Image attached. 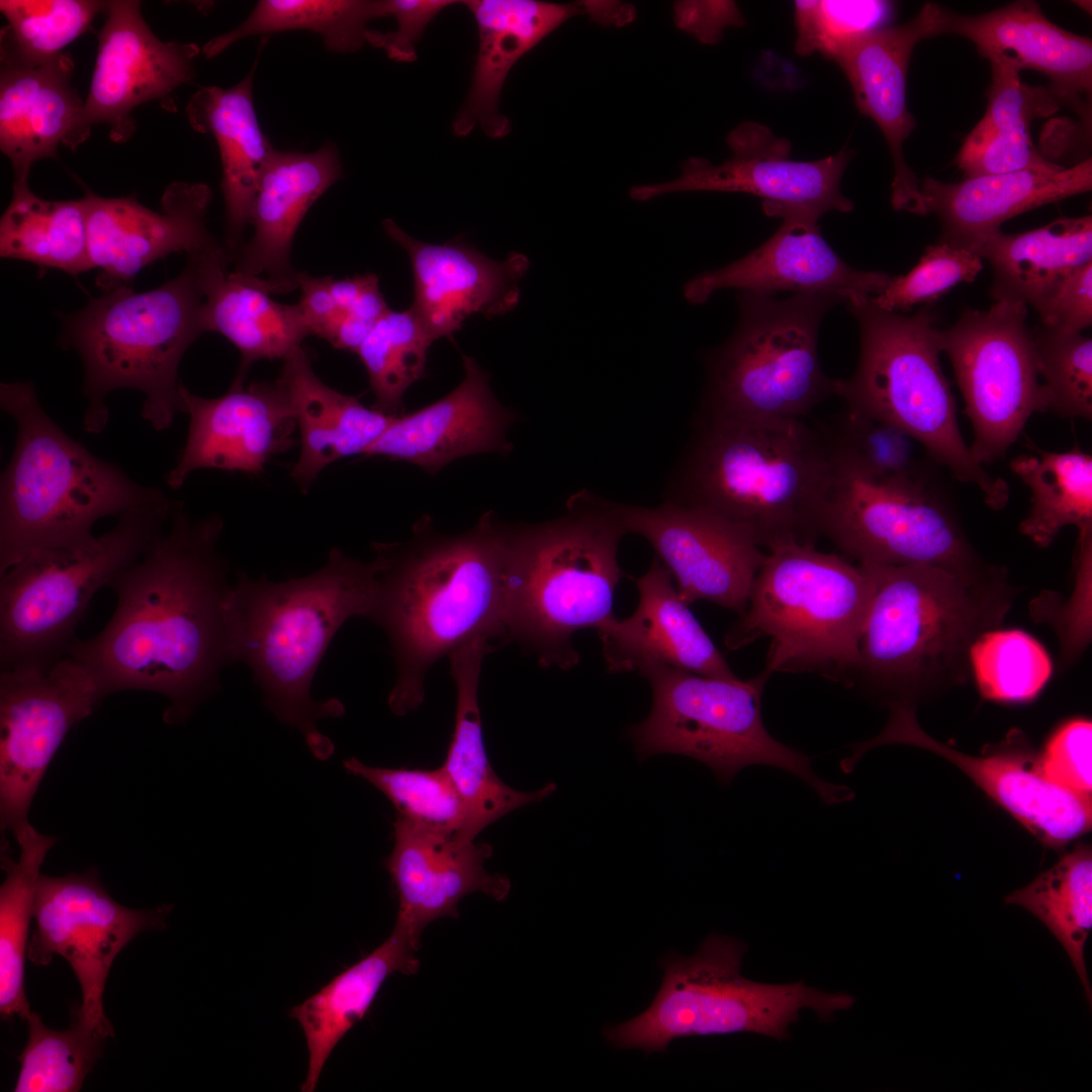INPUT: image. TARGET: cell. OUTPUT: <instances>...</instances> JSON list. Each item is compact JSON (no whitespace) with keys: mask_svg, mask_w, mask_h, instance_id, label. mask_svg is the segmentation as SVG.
I'll list each match as a JSON object with an SVG mask.
<instances>
[{"mask_svg":"<svg viewBox=\"0 0 1092 1092\" xmlns=\"http://www.w3.org/2000/svg\"><path fill=\"white\" fill-rule=\"evenodd\" d=\"M223 519L193 518L176 502L170 527L110 583L115 611L68 654L104 696L138 690L170 701L164 719L185 720L216 688L228 664L223 603L232 583L218 549Z\"/></svg>","mask_w":1092,"mask_h":1092,"instance_id":"obj_1","label":"cell"},{"mask_svg":"<svg viewBox=\"0 0 1092 1092\" xmlns=\"http://www.w3.org/2000/svg\"><path fill=\"white\" fill-rule=\"evenodd\" d=\"M372 547L379 571L371 620L395 659L389 708L405 715L423 704L426 674L442 656L477 637L502 639L504 524L489 511L467 532L445 535L424 516L407 541Z\"/></svg>","mask_w":1092,"mask_h":1092,"instance_id":"obj_2","label":"cell"},{"mask_svg":"<svg viewBox=\"0 0 1092 1092\" xmlns=\"http://www.w3.org/2000/svg\"><path fill=\"white\" fill-rule=\"evenodd\" d=\"M378 571L376 559L363 562L334 547L318 570L302 577L271 581L239 571L224 599L228 663L251 668L266 707L296 727L322 760L334 744L316 722L345 709L337 699L313 700L311 682L340 627L350 618H372Z\"/></svg>","mask_w":1092,"mask_h":1092,"instance_id":"obj_3","label":"cell"},{"mask_svg":"<svg viewBox=\"0 0 1092 1092\" xmlns=\"http://www.w3.org/2000/svg\"><path fill=\"white\" fill-rule=\"evenodd\" d=\"M864 564L876 590L852 688L889 708H915L925 695L965 682L972 645L1011 608L1005 568L970 576L927 564Z\"/></svg>","mask_w":1092,"mask_h":1092,"instance_id":"obj_4","label":"cell"},{"mask_svg":"<svg viewBox=\"0 0 1092 1092\" xmlns=\"http://www.w3.org/2000/svg\"><path fill=\"white\" fill-rule=\"evenodd\" d=\"M831 471L823 432L803 419L706 417L679 504L731 522L760 548L815 545Z\"/></svg>","mask_w":1092,"mask_h":1092,"instance_id":"obj_5","label":"cell"},{"mask_svg":"<svg viewBox=\"0 0 1092 1092\" xmlns=\"http://www.w3.org/2000/svg\"><path fill=\"white\" fill-rule=\"evenodd\" d=\"M627 534L612 504L575 499L568 513L535 525L504 524L503 634L542 666L578 662L572 637L614 618Z\"/></svg>","mask_w":1092,"mask_h":1092,"instance_id":"obj_6","label":"cell"},{"mask_svg":"<svg viewBox=\"0 0 1092 1092\" xmlns=\"http://www.w3.org/2000/svg\"><path fill=\"white\" fill-rule=\"evenodd\" d=\"M202 253L188 255L185 268L156 288L136 292L118 286L75 312L60 314V344L75 350L84 368L86 432L106 427L105 397L117 389L144 394L141 414L156 431L169 429L183 412L179 365L205 333Z\"/></svg>","mask_w":1092,"mask_h":1092,"instance_id":"obj_7","label":"cell"},{"mask_svg":"<svg viewBox=\"0 0 1092 1092\" xmlns=\"http://www.w3.org/2000/svg\"><path fill=\"white\" fill-rule=\"evenodd\" d=\"M0 405L16 425L0 482V573L33 550L92 536L98 520L118 517L162 491L67 435L30 382L1 383Z\"/></svg>","mask_w":1092,"mask_h":1092,"instance_id":"obj_8","label":"cell"},{"mask_svg":"<svg viewBox=\"0 0 1092 1092\" xmlns=\"http://www.w3.org/2000/svg\"><path fill=\"white\" fill-rule=\"evenodd\" d=\"M875 590L868 564L812 544L779 545L766 553L725 646L736 650L766 637L768 672L817 673L852 688Z\"/></svg>","mask_w":1092,"mask_h":1092,"instance_id":"obj_9","label":"cell"},{"mask_svg":"<svg viewBox=\"0 0 1092 1092\" xmlns=\"http://www.w3.org/2000/svg\"><path fill=\"white\" fill-rule=\"evenodd\" d=\"M871 297L845 303L859 327L860 351L852 376L835 380V395L845 407L908 433L956 479L976 485L990 509H1003L1008 483L975 460L960 431L931 304L908 315L885 310Z\"/></svg>","mask_w":1092,"mask_h":1092,"instance_id":"obj_10","label":"cell"},{"mask_svg":"<svg viewBox=\"0 0 1092 1092\" xmlns=\"http://www.w3.org/2000/svg\"><path fill=\"white\" fill-rule=\"evenodd\" d=\"M176 499L163 490L101 535L33 550L0 581L1 670L47 667L66 657L93 596L163 534Z\"/></svg>","mask_w":1092,"mask_h":1092,"instance_id":"obj_11","label":"cell"},{"mask_svg":"<svg viewBox=\"0 0 1092 1092\" xmlns=\"http://www.w3.org/2000/svg\"><path fill=\"white\" fill-rule=\"evenodd\" d=\"M746 946L731 936L711 934L690 957L669 953L660 960L663 977L649 1007L636 1017L604 1031L616 1049L664 1052L684 1036L751 1032L786 1039L802 1009L827 1020L849 1009L854 998L827 993L804 982L759 983L741 975Z\"/></svg>","mask_w":1092,"mask_h":1092,"instance_id":"obj_12","label":"cell"},{"mask_svg":"<svg viewBox=\"0 0 1092 1092\" xmlns=\"http://www.w3.org/2000/svg\"><path fill=\"white\" fill-rule=\"evenodd\" d=\"M638 672L650 682L652 708L625 735L641 760L661 753L689 756L726 786L744 767L768 765L804 781L827 805L854 798L850 788L818 777L810 756L768 733L761 717L762 693L771 675L767 670L749 679L705 676L662 664Z\"/></svg>","mask_w":1092,"mask_h":1092,"instance_id":"obj_13","label":"cell"},{"mask_svg":"<svg viewBox=\"0 0 1092 1092\" xmlns=\"http://www.w3.org/2000/svg\"><path fill=\"white\" fill-rule=\"evenodd\" d=\"M733 335L708 358L706 417L802 419L835 394L822 370L818 331L843 300L829 293L772 295L739 291Z\"/></svg>","mask_w":1092,"mask_h":1092,"instance_id":"obj_14","label":"cell"},{"mask_svg":"<svg viewBox=\"0 0 1092 1092\" xmlns=\"http://www.w3.org/2000/svg\"><path fill=\"white\" fill-rule=\"evenodd\" d=\"M831 461L819 535L845 558L881 565L927 564L970 576L995 568L968 541L949 502L932 480L881 485L832 457Z\"/></svg>","mask_w":1092,"mask_h":1092,"instance_id":"obj_15","label":"cell"},{"mask_svg":"<svg viewBox=\"0 0 1092 1092\" xmlns=\"http://www.w3.org/2000/svg\"><path fill=\"white\" fill-rule=\"evenodd\" d=\"M1026 316L1027 305L997 300L939 330L973 426L970 449L982 465L1002 458L1034 413L1048 412Z\"/></svg>","mask_w":1092,"mask_h":1092,"instance_id":"obj_16","label":"cell"},{"mask_svg":"<svg viewBox=\"0 0 1092 1092\" xmlns=\"http://www.w3.org/2000/svg\"><path fill=\"white\" fill-rule=\"evenodd\" d=\"M171 904L136 910L116 902L94 870L65 877L40 874L33 905L34 929L27 958L47 966L64 958L81 988L82 1002L74 1011L106 1037L113 1028L103 1008L106 980L117 954L136 935L166 927Z\"/></svg>","mask_w":1092,"mask_h":1092,"instance_id":"obj_17","label":"cell"},{"mask_svg":"<svg viewBox=\"0 0 1092 1092\" xmlns=\"http://www.w3.org/2000/svg\"><path fill=\"white\" fill-rule=\"evenodd\" d=\"M104 697L94 676L69 655L47 667L1 670L2 832L16 838L29 824L32 799L57 750Z\"/></svg>","mask_w":1092,"mask_h":1092,"instance_id":"obj_18","label":"cell"},{"mask_svg":"<svg viewBox=\"0 0 1092 1092\" xmlns=\"http://www.w3.org/2000/svg\"><path fill=\"white\" fill-rule=\"evenodd\" d=\"M732 156L720 165L691 158L680 175L668 182L633 186L630 196L647 201L688 191L742 192L762 199L768 216L819 221L830 210L848 212L853 203L840 190L852 150L842 149L815 161L791 159V142L769 127L745 121L727 135Z\"/></svg>","mask_w":1092,"mask_h":1092,"instance_id":"obj_19","label":"cell"},{"mask_svg":"<svg viewBox=\"0 0 1092 1092\" xmlns=\"http://www.w3.org/2000/svg\"><path fill=\"white\" fill-rule=\"evenodd\" d=\"M105 12L89 92L63 144L71 150L84 143L97 124L109 127L112 141H126L133 133V109L165 99L194 76L199 48L158 38L139 1H109Z\"/></svg>","mask_w":1092,"mask_h":1092,"instance_id":"obj_20","label":"cell"},{"mask_svg":"<svg viewBox=\"0 0 1092 1092\" xmlns=\"http://www.w3.org/2000/svg\"><path fill=\"white\" fill-rule=\"evenodd\" d=\"M612 507L626 533L638 534L652 545L688 605L703 600L739 615L744 612L766 553L742 529L679 503Z\"/></svg>","mask_w":1092,"mask_h":1092,"instance_id":"obj_21","label":"cell"},{"mask_svg":"<svg viewBox=\"0 0 1092 1092\" xmlns=\"http://www.w3.org/2000/svg\"><path fill=\"white\" fill-rule=\"evenodd\" d=\"M886 744L911 745L947 759L1048 846L1063 847L1091 829V797L1050 782L1037 760L1015 750L972 756L933 739L919 726L913 707L890 708L884 730L850 746L847 762L856 764L869 750Z\"/></svg>","mask_w":1092,"mask_h":1092,"instance_id":"obj_22","label":"cell"},{"mask_svg":"<svg viewBox=\"0 0 1092 1092\" xmlns=\"http://www.w3.org/2000/svg\"><path fill=\"white\" fill-rule=\"evenodd\" d=\"M180 396L189 425L185 445L165 476L173 489L200 469L258 476L295 443L296 425L278 379L232 383L213 398L198 396L181 382Z\"/></svg>","mask_w":1092,"mask_h":1092,"instance_id":"obj_23","label":"cell"},{"mask_svg":"<svg viewBox=\"0 0 1092 1092\" xmlns=\"http://www.w3.org/2000/svg\"><path fill=\"white\" fill-rule=\"evenodd\" d=\"M88 248L97 283L104 291L128 285L146 266L172 253H202L221 246L206 226L211 201L203 183L174 182L163 193L161 211L134 197H104L86 191Z\"/></svg>","mask_w":1092,"mask_h":1092,"instance_id":"obj_24","label":"cell"},{"mask_svg":"<svg viewBox=\"0 0 1092 1092\" xmlns=\"http://www.w3.org/2000/svg\"><path fill=\"white\" fill-rule=\"evenodd\" d=\"M479 47L471 85L452 122L454 134L468 135L479 126L489 138L511 131L510 119L499 112V96L512 67L567 19L584 14L603 25L621 26L627 7L619 1H578L561 4L536 0H468Z\"/></svg>","mask_w":1092,"mask_h":1092,"instance_id":"obj_25","label":"cell"},{"mask_svg":"<svg viewBox=\"0 0 1092 1092\" xmlns=\"http://www.w3.org/2000/svg\"><path fill=\"white\" fill-rule=\"evenodd\" d=\"M382 224L408 255L414 277L410 308L434 341L454 334L472 314L500 315L517 306L519 284L530 265L525 255L512 253L496 261L460 242L418 241L389 218Z\"/></svg>","mask_w":1092,"mask_h":1092,"instance_id":"obj_26","label":"cell"},{"mask_svg":"<svg viewBox=\"0 0 1092 1092\" xmlns=\"http://www.w3.org/2000/svg\"><path fill=\"white\" fill-rule=\"evenodd\" d=\"M891 278L885 272L850 267L824 240L818 221L787 217L757 249L722 268L698 274L685 284L682 293L692 304L705 303L714 292L726 288L768 295L783 290L829 293L846 303L880 294Z\"/></svg>","mask_w":1092,"mask_h":1092,"instance_id":"obj_27","label":"cell"},{"mask_svg":"<svg viewBox=\"0 0 1092 1092\" xmlns=\"http://www.w3.org/2000/svg\"><path fill=\"white\" fill-rule=\"evenodd\" d=\"M940 11L941 6L925 3L911 20L862 34L833 60L850 84L857 109L877 123L889 146L894 166L893 207L920 215H925L920 183L903 153L904 143L916 126L906 104V81L916 44L936 36Z\"/></svg>","mask_w":1092,"mask_h":1092,"instance_id":"obj_28","label":"cell"},{"mask_svg":"<svg viewBox=\"0 0 1092 1092\" xmlns=\"http://www.w3.org/2000/svg\"><path fill=\"white\" fill-rule=\"evenodd\" d=\"M492 854L485 842H459L417 827L396 816L393 847L384 859L398 897L395 926L421 940L431 922L458 916V903L472 893L503 901L510 880L489 874Z\"/></svg>","mask_w":1092,"mask_h":1092,"instance_id":"obj_29","label":"cell"},{"mask_svg":"<svg viewBox=\"0 0 1092 1092\" xmlns=\"http://www.w3.org/2000/svg\"><path fill=\"white\" fill-rule=\"evenodd\" d=\"M465 375L441 399L396 416L364 457H386L434 474L450 462L480 453L507 455V431L517 415L494 397L488 375L476 360L462 355Z\"/></svg>","mask_w":1092,"mask_h":1092,"instance_id":"obj_30","label":"cell"},{"mask_svg":"<svg viewBox=\"0 0 1092 1092\" xmlns=\"http://www.w3.org/2000/svg\"><path fill=\"white\" fill-rule=\"evenodd\" d=\"M633 580L638 589L634 613L623 620L614 617L597 629L609 671L662 664L705 676L737 677L657 557Z\"/></svg>","mask_w":1092,"mask_h":1092,"instance_id":"obj_31","label":"cell"},{"mask_svg":"<svg viewBox=\"0 0 1092 1092\" xmlns=\"http://www.w3.org/2000/svg\"><path fill=\"white\" fill-rule=\"evenodd\" d=\"M341 177L332 143L311 153L274 150L251 208L254 233L237 253L235 271L263 280L272 293L296 288L298 272L290 263L294 236L310 206Z\"/></svg>","mask_w":1092,"mask_h":1092,"instance_id":"obj_32","label":"cell"},{"mask_svg":"<svg viewBox=\"0 0 1092 1092\" xmlns=\"http://www.w3.org/2000/svg\"><path fill=\"white\" fill-rule=\"evenodd\" d=\"M924 213L941 225L937 243L974 253L1020 213L1092 189V160L1055 170L1012 173L944 182L927 176L919 184Z\"/></svg>","mask_w":1092,"mask_h":1092,"instance_id":"obj_33","label":"cell"},{"mask_svg":"<svg viewBox=\"0 0 1092 1092\" xmlns=\"http://www.w3.org/2000/svg\"><path fill=\"white\" fill-rule=\"evenodd\" d=\"M945 33L971 40L990 64L1042 73L1067 102H1090L1091 39L1053 23L1033 1H1016L977 15L941 8L936 36Z\"/></svg>","mask_w":1092,"mask_h":1092,"instance_id":"obj_34","label":"cell"},{"mask_svg":"<svg viewBox=\"0 0 1092 1092\" xmlns=\"http://www.w3.org/2000/svg\"><path fill=\"white\" fill-rule=\"evenodd\" d=\"M277 379L299 434L300 453L290 476L303 492L334 462L364 456L396 417L367 407L358 396L326 384L302 346L283 360Z\"/></svg>","mask_w":1092,"mask_h":1092,"instance_id":"obj_35","label":"cell"},{"mask_svg":"<svg viewBox=\"0 0 1092 1092\" xmlns=\"http://www.w3.org/2000/svg\"><path fill=\"white\" fill-rule=\"evenodd\" d=\"M223 245L202 253L204 332L225 337L240 352L234 384H244L251 366L263 359L284 360L310 336L301 309L273 299L261 279L236 271Z\"/></svg>","mask_w":1092,"mask_h":1092,"instance_id":"obj_36","label":"cell"},{"mask_svg":"<svg viewBox=\"0 0 1092 1092\" xmlns=\"http://www.w3.org/2000/svg\"><path fill=\"white\" fill-rule=\"evenodd\" d=\"M490 640L471 639L449 654L450 671L456 685L455 725L446 758L441 765L459 795L466 811L465 841H473L487 826L525 805L541 802L557 789L547 783L534 792H523L505 784L494 772L484 746L478 684L484 656L491 651Z\"/></svg>","mask_w":1092,"mask_h":1092,"instance_id":"obj_37","label":"cell"},{"mask_svg":"<svg viewBox=\"0 0 1092 1092\" xmlns=\"http://www.w3.org/2000/svg\"><path fill=\"white\" fill-rule=\"evenodd\" d=\"M74 63L62 53L35 66H1L0 150L13 184H28L32 165L55 159L82 108L73 85Z\"/></svg>","mask_w":1092,"mask_h":1092,"instance_id":"obj_38","label":"cell"},{"mask_svg":"<svg viewBox=\"0 0 1092 1092\" xmlns=\"http://www.w3.org/2000/svg\"><path fill=\"white\" fill-rule=\"evenodd\" d=\"M254 72L253 68L230 88L202 87L186 108L191 126L211 133L219 149L226 229L223 247L232 260L242 248L259 180L274 151L255 111Z\"/></svg>","mask_w":1092,"mask_h":1092,"instance_id":"obj_39","label":"cell"},{"mask_svg":"<svg viewBox=\"0 0 1092 1092\" xmlns=\"http://www.w3.org/2000/svg\"><path fill=\"white\" fill-rule=\"evenodd\" d=\"M420 941L394 925L387 939L372 952L289 1011L301 1026L308 1050V1069L301 1091H314L332 1052L364 1018L386 979L395 973L418 972L416 952Z\"/></svg>","mask_w":1092,"mask_h":1092,"instance_id":"obj_40","label":"cell"},{"mask_svg":"<svg viewBox=\"0 0 1092 1092\" xmlns=\"http://www.w3.org/2000/svg\"><path fill=\"white\" fill-rule=\"evenodd\" d=\"M990 65L987 109L961 147L958 167L967 178L1063 167L1038 153L1029 127L1034 119L1055 113L1065 98L1052 85L1030 86L1019 72Z\"/></svg>","mask_w":1092,"mask_h":1092,"instance_id":"obj_41","label":"cell"},{"mask_svg":"<svg viewBox=\"0 0 1092 1092\" xmlns=\"http://www.w3.org/2000/svg\"><path fill=\"white\" fill-rule=\"evenodd\" d=\"M976 254L992 269L995 301L1032 306L1061 279L1092 261V216L1060 217L1018 234L1000 232Z\"/></svg>","mask_w":1092,"mask_h":1092,"instance_id":"obj_42","label":"cell"},{"mask_svg":"<svg viewBox=\"0 0 1092 1092\" xmlns=\"http://www.w3.org/2000/svg\"><path fill=\"white\" fill-rule=\"evenodd\" d=\"M0 256L73 276L91 270L84 198L48 200L29 184L12 185L0 220Z\"/></svg>","mask_w":1092,"mask_h":1092,"instance_id":"obj_43","label":"cell"},{"mask_svg":"<svg viewBox=\"0 0 1092 1092\" xmlns=\"http://www.w3.org/2000/svg\"><path fill=\"white\" fill-rule=\"evenodd\" d=\"M1011 470L1031 492L1021 534L1046 548L1062 528L1092 531V457L1079 446L1065 452L1035 448L1010 462Z\"/></svg>","mask_w":1092,"mask_h":1092,"instance_id":"obj_44","label":"cell"},{"mask_svg":"<svg viewBox=\"0 0 1092 1092\" xmlns=\"http://www.w3.org/2000/svg\"><path fill=\"white\" fill-rule=\"evenodd\" d=\"M1006 903L1030 912L1058 939L1082 983L1091 1008L1092 990L1084 957L1092 928L1091 848L1077 846L1031 883L1009 894Z\"/></svg>","mask_w":1092,"mask_h":1092,"instance_id":"obj_45","label":"cell"},{"mask_svg":"<svg viewBox=\"0 0 1092 1092\" xmlns=\"http://www.w3.org/2000/svg\"><path fill=\"white\" fill-rule=\"evenodd\" d=\"M15 839L19 858L2 856L6 876L0 887V1012L5 1019H26L31 1012L24 989L29 925L40 867L56 838L28 824Z\"/></svg>","mask_w":1092,"mask_h":1092,"instance_id":"obj_46","label":"cell"},{"mask_svg":"<svg viewBox=\"0 0 1092 1092\" xmlns=\"http://www.w3.org/2000/svg\"><path fill=\"white\" fill-rule=\"evenodd\" d=\"M380 17L378 1L260 0L239 26L212 37L202 53L210 59L245 37L287 30H308L330 52L354 53L367 42V23Z\"/></svg>","mask_w":1092,"mask_h":1092,"instance_id":"obj_47","label":"cell"},{"mask_svg":"<svg viewBox=\"0 0 1092 1092\" xmlns=\"http://www.w3.org/2000/svg\"><path fill=\"white\" fill-rule=\"evenodd\" d=\"M823 435L832 459L866 480L898 486L932 480L920 444L893 424L845 407Z\"/></svg>","mask_w":1092,"mask_h":1092,"instance_id":"obj_48","label":"cell"},{"mask_svg":"<svg viewBox=\"0 0 1092 1092\" xmlns=\"http://www.w3.org/2000/svg\"><path fill=\"white\" fill-rule=\"evenodd\" d=\"M106 9L107 2L92 0H1L8 22L1 29V66H35L54 59Z\"/></svg>","mask_w":1092,"mask_h":1092,"instance_id":"obj_49","label":"cell"},{"mask_svg":"<svg viewBox=\"0 0 1092 1092\" xmlns=\"http://www.w3.org/2000/svg\"><path fill=\"white\" fill-rule=\"evenodd\" d=\"M345 769L367 781L394 806L396 816L432 833L464 839L467 811L454 784L442 768H384L351 756ZM470 842V841H469Z\"/></svg>","mask_w":1092,"mask_h":1092,"instance_id":"obj_50","label":"cell"},{"mask_svg":"<svg viewBox=\"0 0 1092 1092\" xmlns=\"http://www.w3.org/2000/svg\"><path fill=\"white\" fill-rule=\"evenodd\" d=\"M28 1037L19 1056L15 1092L79 1091L102 1055L106 1036L75 1011L71 1027L56 1030L33 1011L26 1017Z\"/></svg>","mask_w":1092,"mask_h":1092,"instance_id":"obj_51","label":"cell"},{"mask_svg":"<svg viewBox=\"0 0 1092 1092\" xmlns=\"http://www.w3.org/2000/svg\"><path fill=\"white\" fill-rule=\"evenodd\" d=\"M434 340L411 308L388 309L356 354L366 369L374 407L398 416L405 391L425 374Z\"/></svg>","mask_w":1092,"mask_h":1092,"instance_id":"obj_52","label":"cell"},{"mask_svg":"<svg viewBox=\"0 0 1092 1092\" xmlns=\"http://www.w3.org/2000/svg\"><path fill=\"white\" fill-rule=\"evenodd\" d=\"M970 665L981 695L997 702H1027L1049 681V653L1021 630L993 629L982 634L970 650Z\"/></svg>","mask_w":1092,"mask_h":1092,"instance_id":"obj_53","label":"cell"},{"mask_svg":"<svg viewBox=\"0 0 1092 1092\" xmlns=\"http://www.w3.org/2000/svg\"><path fill=\"white\" fill-rule=\"evenodd\" d=\"M1048 412L1062 418H1092V340L1082 333L1044 326L1032 332Z\"/></svg>","mask_w":1092,"mask_h":1092,"instance_id":"obj_54","label":"cell"},{"mask_svg":"<svg viewBox=\"0 0 1092 1092\" xmlns=\"http://www.w3.org/2000/svg\"><path fill=\"white\" fill-rule=\"evenodd\" d=\"M892 13L886 1H796L795 50L834 60L862 34L885 27Z\"/></svg>","mask_w":1092,"mask_h":1092,"instance_id":"obj_55","label":"cell"},{"mask_svg":"<svg viewBox=\"0 0 1092 1092\" xmlns=\"http://www.w3.org/2000/svg\"><path fill=\"white\" fill-rule=\"evenodd\" d=\"M982 268L976 253L937 243L925 249L908 273L892 277L884 291L871 298L885 310L907 311L916 304H931L961 283L975 281Z\"/></svg>","mask_w":1092,"mask_h":1092,"instance_id":"obj_56","label":"cell"},{"mask_svg":"<svg viewBox=\"0 0 1092 1092\" xmlns=\"http://www.w3.org/2000/svg\"><path fill=\"white\" fill-rule=\"evenodd\" d=\"M1092 723L1077 718L1061 725L1037 759L1041 774L1052 783L1091 797Z\"/></svg>","mask_w":1092,"mask_h":1092,"instance_id":"obj_57","label":"cell"},{"mask_svg":"<svg viewBox=\"0 0 1092 1092\" xmlns=\"http://www.w3.org/2000/svg\"><path fill=\"white\" fill-rule=\"evenodd\" d=\"M455 3L451 0H380L381 17L393 16L397 20V29L389 32L369 29L367 42L383 49L392 61L413 62L417 59L415 46L426 27L440 11Z\"/></svg>","mask_w":1092,"mask_h":1092,"instance_id":"obj_58","label":"cell"},{"mask_svg":"<svg viewBox=\"0 0 1092 1092\" xmlns=\"http://www.w3.org/2000/svg\"><path fill=\"white\" fill-rule=\"evenodd\" d=\"M1032 307L1044 326L1082 333L1092 324V261L1061 279Z\"/></svg>","mask_w":1092,"mask_h":1092,"instance_id":"obj_59","label":"cell"},{"mask_svg":"<svg viewBox=\"0 0 1092 1092\" xmlns=\"http://www.w3.org/2000/svg\"><path fill=\"white\" fill-rule=\"evenodd\" d=\"M677 25L703 42H716L729 25H742L744 19L733 2L688 1L675 8Z\"/></svg>","mask_w":1092,"mask_h":1092,"instance_id":"obj_60","label":"cell"},{"mask_svg":"<svg viewBox=\"0 0 1092 1092\" xmlns=\"http://www.w3.org/2000/svg\"><path fill=\"white\" fill-rule=\"evenodd\" d=\"M331 276L314 277L303 272L297 273V287L301 291L298 305L310 336L327 341L342 315L331 292Z\"/></svg>","mask_w":1092,"mask_h":1092,"instance_id":"obj_61","label":"cell"}]
</instances>
